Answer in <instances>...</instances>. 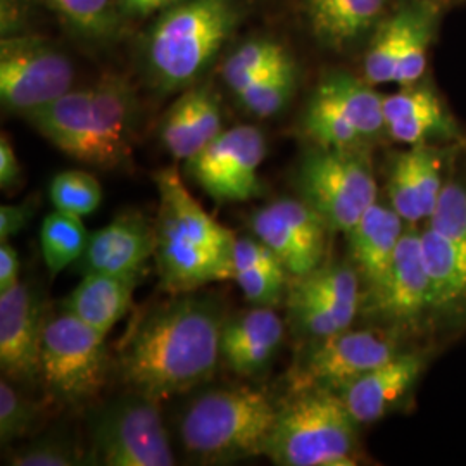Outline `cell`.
<instances>
[{
  "mask_svg": "<svg viewBox=\"0 0 466 466\" xmlns=\"http://www.w3.org/2000/svg\"><path fill=\"white\" fill-rule=\"evenodd\" d=\"M223 325V308L213 298L182 296L163 304L135 327L121 350V380L157 402L209 382L221 360Z\"/></svg>",
  "mask_w": 466,
  "mask_h": 466,
  "instance_id": "obj_1",
  "label": "cell"
},
{
  "mask_svg": "<svg viewBox=\"0 0 466 466\" xmlns=\"http://www.w3.org/2000/svg\"><path fill=\"white\" fill-rule=\"evenodd\" d=\"M138 113L132 85L106 75L25 119L67 157L88 167L116 169L132 159Z\"/></svg>",
  "mask_w": 466,
  "mask_h": 466,
  "instance_id": "obj_2",
  "label": "cell"
},
{
  "mask_svg": "<svg viewBox=\"0 0 466 466\" xmlns=\"http://www.w3.org/2000/svg\"><path fill=\"white\" fill-rule=\"evenodd\" d=\"M159 194L156 267L163 289L192 294L208 283L232 280L237 235L208 215L175 167L154 173Z\"/></svg>",
  "mask_w": 466,
  "mask_h": 466,
  "instance_id": "obj_3",
  "label": "cell"
},
{
  "mask_svg": "<svg viewBox=\"0 0 466 466\" xmlns=\"http://www.w3.org/2000/svg\"><path fill=\"white\" fill-rule=\"evenodd\" d=\"M237 21L235 0H178L167 7L144 40L154 86L178 92L198 84L235 32Z\"/></svg>",
  "mask_w": 466,
  "mask_h": 466,
  "instance_id": "obj_4",
  "label": "cell"
},
{
  "mask_svg": "<svg viewBox=\"0 0 466 466\" xmlns=\"http://www.w3.org/2000/svg\"><path fill=\"white\" fill-rule=\"evenodd\" d=\"M279 406L254 387H218L202 392L180 418L185 452L218 465L265 456Z\"/></svg>",
  "mask_w": 466,
  "mask_h": 466,
  "instance_id": "obj_5",
  "label": "cell"
},
{
  "mask_svg": "<svg viewBox=\"0 0 466 466\" xmlns=\"http://www.w3.org/2000/svg\"><path fill=\"white\" fill-rule=\"evenodd\" d=\"M360 423L335 390H290L279 406L265 456L279 466H350L360 450Z\"/></svg>",
  "mask_w": 466,
  "mask_h": 466,
  "instance_id": "obj_6",
  "label": "cell"
},
{
  "mask_svg": "<svg viewBox=\"0 0 466 466\" xmlns=\"http://www.w3.org/2000/svg\"><path fill=\"white\" fill-rule=\"evenodd\" d=\"M296 188L332 232H350L379 200L368 150L311 146L300 157Z\"/></svg>",
  "mask_w": 466,
  "mask_h": 466,
  "instance_id": "obj_7",
  "label": "cell"
},
{
  "mask_svg": "<svg viewBox=\"0 0 466 466\" xmlns=\"http://www.w3.org/2000/svg\"><path fill=\"white\" fill-rule=\"evenodd\" d=\"M346 71H333L318 82L304 106L300 130L311 146L370 150L385 134L383 96Z\"/></svg>",
  "mask_w": 466,
  "mask_h": 466,
  "instance_id": "obj_8",
  "label": "cell"
},
{
  "mask_svg": "<svg viewBox=\"0 0 466 466\" xmlns=\"http://www.w3.org/2000/svg\"><path fill=\"white\" fill-rule=\"evenodd\" d=\"M109 377L106 335L66 309L47 318L40 350V383L50 400L84 406L97 400Z\"/></svg>",
  "mask_w": 466,
  "mask_h": 466,
  "instance_id": "obj_9",
  "label": "cell"
},
{
  "mask_svg": "<svg viewBox=\"0 0 466 466\" xmlns=\"http://www.w3.org/2000/svg\"><path fill=\"white\" fill-rule=\"evenodd\" d=\"M444 7L439 0H400L367 40L368 84H417L425 78Z\"/></svg>",
  "mask_w": 466,
  "mask_h": 466,
  "instance_id": "obj_10",
  "label": "cell"
},
{
  "mask_svg": "<svg viewBox=\"0 0 466 466\" xmlns=\"http://www.w3.org/2000/svg\"><path fill=\"white\" fill-rule=\"evenodd\" d=\"M138 392L106 402L90 420L96 463L106 466H171L175 456L157 406Z\"/></svg>",
  "mask_w": 466,
  "mask_h": 466,
  "instance_id": "obj_11",
  "label": "cell"
},
{
  "mask_svg": "<svg viewBox=\"0 0 466 466\" xmlns=\"http://www.w3.org/2000/svg\"><path fill=\"white\" fill-rule=\"evenodd\" d=\"M75 66L63 50L36 35H15L0 44V100L26 117L73 90Z\"/></svg>",
  "mask_w": 466,
  "mask_h": 466,
  "instance_id": "obj_12",
  "label": "cell"
},
{
  "mask_svg": "<svg viewBox=\"0 0 466 466\" xmlns=\"http://www.w3.org/2000/svg\"><path fill=\"white\" fill-rule=\"evenodd\" d=\"M400 352L396 335L371 329H348L329 337L311 339L289 375L290 390L321 387L339 392Z\"/></svg>",
  "mask_w": 466,
  "mask_h": 466,
  "instance_id": "obj_13",
  "label": "cell"
},
{
  "mask_svg": "<svg viewBox=\"0 0 466 466\" xmlns=\"http://www.w3.org/2000/svg\"><path fill=\"white\" fill-rule=\"evenodd\" d=\"M265 134L252 125L223 130L217 138L185 161L188 177L218 202H246L259 198V167L267 157Z\"/></svg>",
  "mask_w": 466,
  "mask_h": 466,
  "instance_id": "obj_14",
  "label": "cell"
},
{
  "mask_svg": "<svg viewBox=\"0 0 466 466\" xmlns=\"http://www.w3.org/2000/svg\"><path fill=\"white\" fill-rule=\"evenodd\" d=\"M249 228L280 258L292 279L325 263L332 228L300 198H283L258 208L250 215Z\"/></svg>",
  "mask_w": 466,
  "mask_h": 466,
  "instance_id": "obj_15",
  "label": "cell"
},
{
  "mask_svg": "<svg viewBox=\"0 0 466 466\" xmlns=\"http://www.w3.org/2000/svg\"><path fill=\"white\" fill-rule=\"evenodd\" d=\"M433 308L432 287L423 261L421 235L408 225L383 282L361 300V309L392 325H410Z\"/></svg>",
  "mask_w": 466,
  "mask_h": 466,
  "instance_id": "obj_16",
  "label": "cell"
},
{
  "mask_svg": "<svg viewBox=\"0 0 466 466\" xmlns=\"http://www.w3.org/2000/svg\"><path fill=\"white\" fill-rule=\"evenodd\" d=\"M46 309L30 283L0 290V368L11 382H40V350Z\"/></svg>",
  "mask_w": 466,
  "mask_h": 466,
  "instance_id": "obj_17",
  "label": "cell"
},
{
  "mask_svg": "<svg viewBox=\"0 0 466 466\" xmlns=\"http://www.w3.org/2000/svg\"><path fill=\"white\" fill-rule=\"evenodd\" d=\"M385 134L402 146H448L463 140V128L441 92L425 78L383 96Z\"/></svg>",
  "mask_w": 466,
  "mask_h": 466,
  "instance_id": "obj_18",
  "label": "cell"
},
{
  "mask_svg": "<svg viewBox=\"0 0 466 466\" xmlns=\"http://www.w3.org/2000/svg\"><path fill=\"white\" fill-rule=\"evenodd\" d=\"M450 146H413L398 152L389 167L387 196L406 225L427 221L448 182Z\"/></svg>",
  "mask_w": 466,
  "mask_h": 466,
  "instance_id": "obj_19",
  "label": "cell"
},
{
  "mask_svg": "<svg viewBox=\"0 0 466 466\" xmlns=\"http://www.w3.org/2000/svg\"><path fill=\"white\" fill-rule=\"evenodd\" d=\"M156 254V227L140 215H121L90 235L84 256L78 259L80 273H107L142 277L144 268Z\"/></svg>",
  "mask_w": 466,
  "mask_h": 466,
  "instance_id": "obj_20",
  "label": "cell"
},
{
  "mask_svg": "<svg viewBox=\"0 0 466 466\" xmlns=\"http://www.w3.org/2000/svg\"><path fill=\"white\" fill-rule=\"evenodd\" d=\"M425 363L423 354L400 350L398 356L348 383L337 394L360 425L375 423L400 406L415 389Z\"/></svg>",
  "mask_w": 466,
  "mask_h": 466,
  "instance_id": "obj_21",
  "label": "cell"
},
{
  "mask_svg": "<svg viewBox=\"0 0 466 466\" xmlns=\"http://www.w3.org/2000/svg\"><path fill=\"white\" fill-rule=\"evenodd\" d=\"M285 323L273 308L254 306L249 311L225 319L219 354L227 367L240 377L263 373L279 354Z\"/></svg>",
  "mask_w": 466,
  "mask_h": 466,
  "instance_id": "obj_22",
  "label": "cell"
},
{
  "mask_svg": "<svg viewBox=\"0 0 466 466\" xmlns=\"http://www.w3.org/2000/svg\"><path fill=\"white\" fill-rule=\"evenodd\" d=\"M306 25L325 49L346 52L367 42L392 0H300Z\"/></svg>",
  "mask_w": 466,
  "mask_h": 466,
  "instance_id": "obj_23",
  "label": "cell"
},
{
  "mask_svg": "<svg viewBox=\"0 0 466 466\" xmlns=\"http://www.w3.org/2000/svg\"><path fill=\"white\" fill-rule=\"evenodd\" d=\"M223 130L221 106L215 92L208 86H190L167 109L159 125V138L175 159L188 161Z\"/></svg>",
  "mask_w": 466,
  "mask_h": 466,
  "instance_id": "obj_24",
  "label": "cell"
},
{
  "mask_svg": "<svg viewBox=\"0 0 466 466\" xmlns=\"http://www.w3.org/2000/svg\"><path fill=\"white\" fill-rule=\"evenodd\" d=\"M406 227L390 204L377 200L346 233L350 263L361 279L363 296L383 282Z\"/></svg>",
  "mask_w": 466,
  "mask_h": 466,
  "instance_id": "obj_25",
  "label": "cell"
},
{
  "mask_svg": "<svg viewBox=\"0 0 466 466\" xmlns=\"http://www.w3.org/2000/svg\"><path fill=\"white\" fill-rule=\"evenodd\" d=\"M138 279L140 277L86 273L63 302V309L80 318L97 332L107 335L128 313Z\"/></svg>",
  "mask_w": 466,
  "mask_h": 466,
  "instance_id": "obj_26",
  "label": "cell"
},
{
  "mask_svg": "<svg viewBox=\"0 0 466 466\" xmlns=\"http://www.w3.org/2000/svg\"><path fill=\"white\" fill-rule=\"evenodd\" d=\"M423 261L432 287L433 308L466 300V259L429 225L420 230Z\"/></svg>",
  "mask_w": 466,
  "mask_h": 466,
  "instance_id": "obj_27",
  "label": "cell"
},
{
  "mask_svg": "<svg viewBox=\"0 0 466 466\" xmlns=\"http://www.w3.org/2000/svg\"><path fill=\"white\" fill-rule=\"evenodd\" d=\"M292 59V54L282 44L271 38H250L233 49L223 61L221 78L237 96Z\"/></svg>",
  "mask_w": 466,
  "mask_h": 466,
  "instance_id": "obj_28",
  "label": "cell"
},
{
  "mask_svg": "<svg viewBox=\"0 0 466 466\" xmlns=\"http://www.w3.org/2000/svg\"><path fill=\"white\" fill-rule=\"evenodd\" d=\"M90 233L82 217L56 209L44 219L40 228V246L50 277H57L84 256Z\"/></svg>",
  "mask_w": 466,
  "mask_h": 466,
  "instance_id": "obj_29",
  "label": "cell"
},
{
  "mask_svg": "<svg viewBox=\"0 0 466 466\" xmlns=\"http://www.w3.org/2000/svg\"><path fill=\"white\" fill-rule=\"evenodd\" d=\"M285 302L294 332L309 339H321L348 330L360 311L352 306L302 296L292 290L287 292Z\"/></svg>",
  "mask_w": 466,
  "mask_h": 466,
  "instance_id": "obj_30",
  "label": "cell"
},
{
  "mask_svg": "<svg viewBox=\"0 0 466 466\" xmlns=\"http://www.w3.org/2000/svg\"><path fill=\"white\" fill-rule=\"evenodd\" d=\"M73 34L104 42L116 34L119 17L115 0H42Z\"/></svg>",
  "mask_w": 466,
  "mask_h": 466,
  "instance_id": "obj_31",
  "label": "cell"
},
{
  "mask_svg": "<svg viewBox=\"0 0 466 466\" xmlns=\"http://www.w3.org/2000/svg\"><path fill=\"white\" fill-rule=\"evenodd\" d=\"M298 88V65L296 61H289L287 65L277 67L268 73L267 76L249 85L235 97L240 106L249 111L252 116H277L283 111L294 97Z\"/></svg>",
  "mask_w": 466,
  "mask_h": 466,
  "instance_id": "obj_32",
  "label": "cell"
},
{
  "mask_svg": "<svg viewBox=\"0 0 466 466\" xmlns=\"http://www.w3.org/2000/svg\"><path fill=\"white\" fill-rule=\"evenodd\" d=\"M49 196L56 209L84 218L92 215L99 208L102 187L92 173L69 169L57 173L52 178Z\"/></svg>",
  "mask_w": 466,
  "mask_h": 466,
  "instance_id": "obj_33",
  "label": "cell"
},
{
  "mask_svg": "<svg viewBox=\"0 0 466 466\" xmlns=\"http://www.w3.org/2000/svg\"><path fill=\"white\" fill-rule=\"evenodd\" d=\"M427 225L466 259V184L448 178Z\"/></svg>",
  "mask_w": 466,
  "mask_h": 466,
  "instance_id": "obj_34",
  "label": "cell"
},
{
  "mask_svg": "<svg viewBox=\"0 0 466 466\" xmlns=\"http://www.w3.org/2000/svg\"><path fill=\"white\" fill-rule=\"evenodd\" d=\"M40 421V410L34 400L21 394L15 382L2 377L0 380V441L4 446L13 444L32 433Z\"/></svg>",
  "mask_w": 466,
  "mask_h": 466,
  "instance_id": "obj_35",
  "label": "cell"
},
{
  "mask_svg": "<svg viewBox=\"0 0 466 466\" xmlns=\"http://www.w3.org/2000/svg\"><path fill=\"white\" fill-rule=\"evenodd\" d=\"M7 463L13 466H75L84 461L80 451L69 439L47 435L15 451Z\"/></svg>",
  "mask_w": 466,
  "mask_h": 466,
  "instance_id": "obj_36",
  "label": "cell"
},
{
  "mask_svg": "<svg viewBox=\"0 0 466 466\" xmlns=\"http://www.w3.org/2000/svg\"><path fill=\"white\" fill-rule=\"evenodd\" d=\"M292 277L275 275L254 268H233L232 280L240 287L244 298L252 306L275 308L287 298Z\"/></svg>",
  "mask_w": 466,
  "mask_h": 466,
  "instance_id": "obj_37",
  "label": "cell"
},
{
  "mask_svg": "<svg viewBox=\"0 0 466 466\" xmlns=\"http://www.w3.org/2000/svg\"><path fill=\"white\" fill-rule=\"evenodd\" d=\"M34 200L7 204L0 208V242H9L16 233L26 228L35 215Z\"/></svg>",
  "mask_w": 466,
  "mask_h": 466,
  "instance_id": "obj_38",
  "label": "cell"
},
{
  "mask_svg": "<svg viewBox=\"0 0 466 466\" xmlns=\"http://www.w3.org/2000/svg\"><path fill=\"white\" fill-rule=\"evenodd\" d=\"M21 165L9 137H0V187L5 192H13L21 185Z\"/></svg>",
  "mask_w": 466,
  "mask_h": 466,
  "instance_id": "obj_39",
  "label": "cell"
},
{
  "mask_svg": "<svg viewBox=\"0 0 466 466\" xmlns=\"http://www.w3.org/2000/svg\"><path fill=\"white\" fill-rule=\"evenodd\" d=\"M19 256L9 242H0V290H7L19 282Z\"/></svg>",
  "mask_w": 466,
  "mask_h": 466,
  "instance_id": "obj_40",
  "label": "cell"
},
{
  "mask_svg": "<svg viewBox=\"0 0 466 466\" xmlns=\"http://www.w3.org/2000/svg\"><path fill=\"white\" fill-rule=\"evenodd\" d=\"M178 0H117V7L125 16L147 17L154 13H163Z\"/></svg>",
  "mask_w": 466,
  "mask_h": 466,
  "instance_id": "obj_41",
  "label": "cell"
},
{
  "mask_svg": "<svg viewBox=\"0 0 466 466\" xmlns=\"http://www.w3.org/2000/svg\"><path fill=\"white\" fill-rule=\"evenodd\" d=\"M442 5H452V4H465L466 0H439Z\"/></svg>",
  "mask_w": 466,
  "mask_h": 466,
  "instance_id": "obj_42",
  "label": "cell"
}]
</instances>
